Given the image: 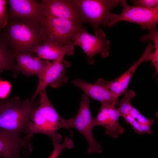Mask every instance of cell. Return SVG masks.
Returning <instances> with one entry per match:
<instances>
[{
  "label": "cell",
  "mask_w": 158,
  "mask_h": 158,
  "mask_svg": "<svg viewBox=\"0 0 158 158\" xmlns=\"http://www.w3.org/2000/svg\"><path fill=\"white\" fill-rule=\"evenodd\" d=\"M32 136L16 137L0 129V158H21L23 150L32 151Z\"/></svg>",
  "instance_id": "obj_13"
},
{
  "label": "cell",
  "mask_w": 158,
  "mask_h": 158,
  "mask_svg": "<svg viewBox=\"0 0 158 158\" xmlns=\"http://www.w3.org/2000/svg\"><path fill=\"white\" fill-rule=\"evenodd\" d=\"M121 116L123 118L127 123H129L131 125L136 120L129 114L123 115Z\"/></svg>",
  "instance_id": "obj_26"
},
{
  "label": "cell",
  "mask_w": 158,
  "mask_h": 158,
  "mask_svg": "<svg viewBox=\"0 0 158 158\" xmlns=\"http://www.w3.org/2000/svg\"><path fill=\"white\" fill-rule=\"evenodd\" d=\"M73 83L81 89L88 97L100 102L102 104H109L115 107L118 106L116 98L107 87L106 80L99 79L94 84H91L80 79H75Z\"/></svg>",
  "instance_id": "obj_14"
},
{
  "label": "cell",
  "mask_w": 158,
  "mask_h": 158,
  "mask_svg": "<svg viewBox=\"0 0 158 158\" xmlns=\"http://www.w3.org/2000/svg\"><path fill=\"white\" fill-rule=\"evenodd\" d=\"M154 51L151 53L150 57V60L152 61V65L154 67L156 71V74L158 72V44H154Z\"/></svg>",
  "instance_id": "obj_23"
},
{
  "label": "cell",
  "mask_w": 158,
  "mask_h": 158,
  "mask_svg": "<svg viewBox=\"0 0 158 158\" xmlns=\"http://www.w3.org/2000/svg\"><path fill=\"white\" fill-rule=\"evenodd\" d=\"M121 116L118 110L113 105L102 104L97 116L92 119L93 128L101 126L105 128V133L114 138H117L124 132V128L118 123Z\"/></svg>",
  "instance_id": "obj_12"
},
{
  "label": "cell",
  "mask_w": 158,
  "mask_h": 158,
  "mask_svg": "<svg viewBox=\"0 0 158 158\" xmlns=\"http://www.w3.org/2000/svg\"><path fill=\"white\" fill-rule=\"evenodd\" d=\"M93 118L90 109V101L85 95H82L81 100L76 115L72 118L66 119L62 117V128L69 129L74 128L85 138L89 145L87 152L89 154H100L102 152L101 145L93 137L92 129Z\"/></svg>",
  "instance_id": "obj_4"
},
{
  "label": "cell",
  "mask_w": 158,
  "mask_h": 158,
  "mask_svg": "<svg viewBox=\"0 0 158 158\" xmlns=\"http://www.w3.org/2000/svg\"><path fill=\"white\" fill-rule=\"evenodd\" d=\"M94 30L95 34L92 35L82 27L73 40V45L79 47L83 50L90 64L94 63V57L97 54H100L103 58H107L109 54L111 44L106 34L99 27Z\"/></svg>",
  "instance_id": "obj_6"
},
{
  "label": "cell",
  "mask_w": 158,
  "mask_h": 158,
  "mask_svg": "<svg viewBox=\"0 0 158 158\" xmlns=\"http://www.w3.org/2000/svg\"><path fill=\"white\" fill-rule=\"evenodd\" d=\"M74 53L73 42L61 45L53 42L45 41L34 50L35 56L46 60L62 61L65 55H71Z\"/></svg>",
  "instance_id": "obj_15"
},
{
  "label": "cell",
  "mask_w": 158,
  "mask_h": 158,
  "mask_svg": "<svg viewBox=\"0 0 158 158\" xmlns=\"http://www.w3.org/2000/svg\"><path fill=\"white\" fill-rule=\"evenodd\" d=\"M39 94V104L33 112L25 133L32 136L36 133L45 134L53 143H61L62 136L57 132L62 128V117L51 103L46 91Z\"/></svg>",
  "instance_id": "obj_3"
},
{
  "label": "cell",
  "mask_w": 158,
  "mask_h": 158,
  "mask_svg": "<svg viewBox=\"0 0 158 158\" xmlns=\"http://www.w3.org/2000/svg\"><path fill=\"white\" fill-rule=\"evenodd\" d=\"M140 113L135 108L132 107L129 111V114L136 119V118Z\"/></svg>",
  "instance_id": "obj_27"
},
{
  "label": "cell",
  "mask_w": 158,
  "mask_h": 158,
  "mask_svg": "<svg viewBox=\"0 0 158 158\" xmlns=\"http://www.w3.org/2000/svg\"><path fill=\"white\" fill-rule=\"evenodd\" d=\"M39 100L31 98L21 102L18 97L7 98L0 105V129L16 137L25 133Z\"/></svg>",
  "instance_id": "obj_2"
},
{
  "label": "cell",
  "mask_w": 158,
  "mask_h": 158,
  "mask_svg": "<svg viewBox=\"0 0 158 158\" xmlns=\"http://www.w3.org/2000/svg\"><path fill=\"white\" fill-rule=\"evenodd\" d=\"M140 124L139 128L137 133L140 135L145 133L149 134H152V132L151 128V126L147 125Z\"/></svg>",
  "instance_id": "obj_25"
},
{
  "label": "cell",
  "mask_w": 158,
  "mask_h": 158,
  "mask_svg": "<svg viewBox=\"0 0 158 158\" xmlns=\"http://www.w3.org/2000/svg\"><path fill=\"white\" fill-rule=\"evenodd\" d=\"M123 7L120 14L111 13L108 16L106 26L110 27L116 23L126 21L139 25L143 29L150 31L157 29L158 22V7L147 8L128 5L126 0H120Z\"/></svg>",
  "instance_id": "obj_5"
},
{
  "label": "cell",
  "mask_w": 158,
  "mask_h": 158,
  "mask_svg": "<svg viewBox=\"0 0 158 158\" xmlns=\"http://www.w3.org/2000/svg\"><path fill=\"white\" fill-rule=\"evenodd\" d=\"M16 59L20 72L28 76L35 75L38 78L51 63L49 61L26 54L17 55Z\"/></svg>",
  "instance_id": "obj_16"
},
{
  "label": "cell",
  "mask_w": 158,
  "mask_h": 158,
  "mask_svg": "<svg viewBox=\"0 0 158 158\" xmlns=\"http://www.w3.org/2000/svg\"><path fill=\"white\" fill-rule=\"evenodd\" d=\"M8 18L40 23L46 17L42 4L36 0H9Z\"/></svg>",
  "instance_id": "obj_11"
},
{
  "label": "cell",
  "mask_w": 158,
  "mask_h": 158,
  "mask_svg": "<svg viewBox=\"0 0 158 158\" xmlns=\"http://www.w3.org/2000/svg\"><path fill=\"white\" fill-rule=\"evenodd\" d=\"M136 96L135 92L130 90L125 92L124 97L119 102V107L117 109L121 113V116L124 114H128L133 106L131 104V100Z\"/></svg>",
  "instance_id": "obj_18"
},
{
  "label": "cell",
  "mask_w": 158,
  "mask_h": 158,
  "mask_svg": "<svg viewBox=\"0 0 158 158\" xmlns=\"http://www.w3.org/2000/svg\"><path fill=\"white\" fill-rule=\"evenodd\" d=\"M6 99H0V105L5 101Z\"/></svg>",
  "instance_id": "obj_29"
},
{
  "label": "cell",
  "mask_w": 158,
  "mask_h": 158,
  "mask_svg": "<svg viewBox=\"0 0 158 158\" xmlns=\"http://www.w3.org/2000/svg\"><path fill=\"white\" fill-rule=\"evenodd\" d=\"M40 2L46 17L67 19L81 26L84 22L78 8L72 0H41Z\"/></svg>",
  "instance_id": "obj_10"
},
{
  "label": "cell",
  "mask_w": 158,
  "mask_h": 158,
  "mask_svg": "<svg viewBox=\"0 0 158 158\" xmlns=\"http://www.w3.org/2000/svg\"><path fill=\"white\" fill-rule=\"evenodd\" d=\"M78 8L84 22L95 30L106 26L111 10L119 4V0H72Z\"/></svg>",
  "instance_id": "obj_7"
},
{
  "label": "cell",
  "mask_w": 158,
  "mask_h": 158,
  "mask_svg": "<svg viewBox=\"0 0 158 158\" xmlns=\"http://www.w3.org/2000/svg\"><path fill=\"white\" fill-rule=\"evenodd\" d=\"M0 35L17 55L26 54L34 56L35 49L46 39L40 23L23 19L8 18Z\"/></svg>",
  "instance_id": "obj_1"
},
{
  "label": "cell",
  "mask_w": 158,
  "mask_h": 158,
  "mask_svg": "<svg viewBox=\"0 0 158 158\" xmlns=\"http://www.w3.org/2000/svg\"><path fill=\"white\" fill-rule=\"evenodd\" d=\"M11 87L10 83L7 81H0V99H5L9 94Z\"/></svg>",
  "instance_id": "obj_22"
},
{
  "label": "cell",
  "mask_w": 158,
  "mask_h": 158,
  "mask_svg": "<svg viewBox=\"0 0 158 158\" xmlns=\"http://www.w3.org/2000/svg\"><path fill=\"white\" fill-rule=\"evenodd\" d=\"M136 120L140 123L147 125L151 126L154 121L152 119H148L140 113L136 118Z\"/></svg>",
  "instance_id": "obj_24"
},
{
  "label": "cell",
  "mask_w": 158,
  "mask_h": 158,
  "mask_svg": "<svg viewBox=\"0 0 158 158\" xmlns=\"http://www.w3.org/2000/svg\"><path fill=\"white\" fill-rule=\"evenodd\" d=\"M8 0H0V31L6 24L8 19L6 5Z\"/></svg>",
  "instance_id": "obj_20"
},
{
  "label": "cell",
  "mask_w": 158,
  "mask_h": 158,
  "mask_svg": "<svg viewBox=\"0 0 158 158\" xmlns=\"http://www.w3.org/2000/svg\"><path fill=\"white\" fill-rule=\"evenodd\" d=\"M53 150L48 158H58L62 151L65 148L72 149L74 146V143L72 138L68 136L64 138V142L53 143Z\"/></svg>",
  "instance_id": "obj_19"
},
{
  "label": "cell",
  "mask_w": 158,
  "mask_h": 158,
  "mask_svg": "<svg viewBox=\"0 0 158 158\" xmlns=\"http://www.w3.org/2000/svg\"><path fill=\"white\" fill-rule=\"evenodd\" d=\"M46 41L63 46L73 42L74 37L82 26L67 19L50 16L40 22Z\"/></svg>",
  "instance_id": "obj_8"
},
{
  "label": "cell",
  "mask_w": 158,
  "mask_h": 158,
  "mask_svg": "<svg viewBox=\"0 0 158 158\" xmlns=\"http://www.w3.org/2000/svg\"><path fill=\"white\" fill-rule=\"evenodd\" d=\"M140 123L135 120L131 125L132 126L135 132L136 133L140 127Z\"/></svg>",
  "instance_id": "obj_28"
},
{
  "label": "cell",
  "mask_w": 158,
  "mask_h": 158,
  "mask_svg": "<svg viewBox=\"0 0 158 158\" xmlns=\"http://www.w3.org/2000/svg\"><path fill=\"white\" fill-rule=\"evenodd\" d=\"M131 1L134 6L147 8L158 7L157 0H133Z\"/></svg>",
  "instance_id": "obj_21"
},
{
  "label": "cell",
  "mask_w": 158,
  "mask_h": 158,
  "mask_svg": "<svg viewBox=\"0 0 158 158\" xmlns=\"http://www.w3.org/2000/svg\"><path fill=\"white\" fill-rule=\"evenodd\" d=\"M17 55L9 48L0 35V71L20 72L15 62Z\"/></svg>",
  "instance_id": "obj_17"
},
{
  "label": "cell",
  "mask_w": 158,
  "mask_h": 158,
  "mask_svg": "<svg viewBox=\"0 0 158 158\" xmlns=\"http://www.w3.org/2000/svg\"><path fill=\"white\" fill-rule=\"evenodd\" d=\"M71 65L70 62L66 60L51 62L38 78V84L32 98L35 99L40 92L46 90L49 85L57 88L66 83L68 79L66 75L67 69Z\"/></svg>",
  "instance_id": "obj_9"
}]
</instances>
